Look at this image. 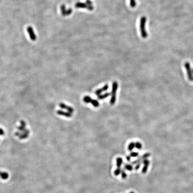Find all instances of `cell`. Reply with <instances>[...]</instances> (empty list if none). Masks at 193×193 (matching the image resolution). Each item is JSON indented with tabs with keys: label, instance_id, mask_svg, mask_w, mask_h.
I'll list each match as a JSON object with an SVG mask.
<instances>
[{
	"label": "cell",
	"instance_id": "obj_1",
	"mask_svg": "<svg viewBox=\"0 0 193 193\" xmlns=\"http://www.w3.org/2000/svg\"><path fill=\"white\" fill-rule=\"evenodd\" d=\"M118 88V84L116 81H114L112 85V90L111 93L110 104L111 105H114L116 99V92Z\"/></svg>",
	"mask_w": 193,
	"mask_h": 193
},
{
	"label": "cell",
	"instance_id": "obj_2",
	"mask_svg": "<svg viewBox=\"0 0 193 193\" xmlns=\"http://www.w3.org/2000/svg\"><path fill=\"white\" fill-rule=\"evenodd\" d=\"M146 18L144 16L142 17L140 19V29L141 34L142 38H146L148 37V33L145 30V23L146 22Z\"/></svg>",
	"mask_w": 193,
	"mask_h": 193
},
{
	"label": "cell",
	"instance_id": "obj_3",
	"mask_svg": "<svg viewBox=\"0 0 193 193\" xmlns=\"http://www.w3.org/2000/svg\"><path fill=\"white\" fill-rule=\"evenodd\" d=\"M75 7L77 8H85L90 11L94 9V6L93 5H89L86 3L82 2L76 3L75 4Z\"/></svg>",
	"mask_w": 193,
	"mask_h": 193
},
{
	"label": "cell",
	"instance_id": "obj_4",
	"mask_svg": "<svg viewBox=\"0 0 193 193\" xmlns=\"http://www.w3.org/2000/svg\"><path fill=\"white\" fill-rule=\"evenodd\" d=\"M150 156H151V154H150V153H144V154H143V155H142L141 156L139 157L136 160L134 161V162H131V164H132L133 165H136V164H137V163H139V162H142V161L144 160V159H147Z\"/></svg>",
	"mask_w": 193,
	"mask_h": 193
},
{
	"label": "cell",
	"instance_id": "obj_5",
	"mask_svg": "<svg viewBox=\"0 0 193 193\" xmlns=\"http://www.w3.org/2000/svg\"><path fill=\"white\" fill-rule=\"evenodd\" d=\"M142 163L144 164V167L142 169V173L143 174H145L148 171V168L150 164V162L148 159H145L142 161Z\"/></svg>",
	"mask_w": 193,
	"mask_h": 193
},
{
	"label": "cell",
	"instance_id": "obj_6",
	"mask_svg": "<svg viewBox=\"0 0 193 193\" xmlns=\"http://www.w3.org/2000/svg\"><path fill=\"white\" fill-rule=\"evenodd\" d=\"M27 31L28 34H29L31 40L34 41H36V36L34 33L33 28L31 27H28L27 28Z\"/></svg>",
	"mask_w": 193,
	"mask_h": 193
},
{
	"label": "cell",
	"instance_id": "obj_7",
	"mask_svg": "<svg viewBox=\"0 0 193 193\" xmlns=\"http://www.w3.org/2000/svg\"><path fill=\"white\" fill-rule=\"evenodd\" d=\"M109 89V85H105L101 89H99L95 91V94L96 95L99 96L102 94V93L104 91H106Z\"/></svg>",
	"mask_w": 193,
	"mask_h": 193
},
{
	"label": "cell",
	"instance_id": "obj_8",
	"mask_svg": "<svg viewBox=\"0 0 193 193\" xmlns=\"http://www.w3.org/2000/svg\"><path fill=\"white\" fill-rule=\"evenodd\" d=\"M123 164V160L121 157H118L116 159V166L117 168H121Z\"/></svg>",
	"mask_w": 193,
	"mask_h": 193
},
{
	"label": "cell",
	"instance_id": "obj_9",
	"mask_svg": "<svg viewBox=\"0 0 193 193\" xmlns=\"http://www.w3.org/2000/svg\"><path fill=\"white\" fill-rule=\"evenodd\" d=\"M133 166L132 165L128 164H125L124 165V169L129 171H131L133 170Z\"/></svg>",
	"mask_w": 193,
	"mask_h": 193
},
{
	"label": "cell",
	"instance_id": "obj_10",
	"mask_svg": "<svg viewBox=\"0 0 193 193\" xmlns=\"http://www.w3.org/2000/svg\"><path fill=\"white\" fill-rule=\"evenodd\" d=\"M110 95H111V93H105V94H103L100 95L99 96L98 99L99 100H103V99H106L107 97H109Z\"/></svg>",
	"mask_w": 193,
	"mask_h": 193
},
{
	"label": "cell",
	"instance_id": "obj_11",
	"mask_svg": "<svg viewBox=\"0 0 193 193\" xmlns=\"http://www.w3.org/2000/svg\"><path fill=\"white\" fill-rule=\"evenodd\" d=\"M60 9H61V13H62V15L63 16H66L67 10L66 9L65 5L62 4L60 6Z\"/></svg>",
	"mask_w": 193,
	"mask_h": 193
},
{
	"label": "cell",
	"instance_id": "obj_12",
	"mask_svg": "<svg viewBox=\"0 0 193 193\" xmlns=\"http://www.w3.org/2000/svg\"><path fill=\"white\" fill-rule=\"evenodd\" d=\"M83 100L85 103H91L92 99H91V98H90V96H86L84 98Z\"/></svg>",
	"mask_w": 193,
	"mask_h": 193
},
{
	"label": "cell",
	"instance_id": "obj_13",
	"mask_svg": "<svg viewBox=\"0 0 193 193\" xmlns=\"http://www.w3.org/2000/svg\"><path fill=\"white\" fill-rule=\"evenodd\" d=\"M135 148V143L134 142H131L128 146V150L129 151H132Z\"/></svg>",
	"mask_w": 193,
	"mask_h": 193
},
{
	"label": "cell",
	"instance_id": "obj_14",
	"mask_svg": "<svg viewBox=\"0 0 193 193\" xmlns=\"http://www.w3.org/2000/svg\"><path fill=\"white\" fill-rule=\"evenodd\" d=\"M91 103H92V105L95 107H98L99 106V101L97 100L92 99Z\"/></svg>",
	"mask_w": 193,
	"mask_h": 193
},
{
	"label": "cell",
	"instance_id": "obj_15",
	"mask_svg": "<svg viewBox=\"0 0 193 193\" xmlns=\"http://www.w3.org/2000/svg\"><path fill=\"white\" fill-rule=\"evenodd\" d=\"M121 171H122V169L121 168H117L114 171V175L116 176H118V175H119L121 174Z\"/></svg>",
	"mask_w": 193,
	"mask_h": 193
},
{
	"label": "cell",
	"instance_id": "obj_16",
	"mask_svg": "<svg viewBox=\"0 0 193 193\" xmlns=\"http://www.w3.org/2000/svg\"><path fill=\"white\" fill-rule=\"evenodd\" d=\"M135 148L139 150H140L142 148V144L141 143L137 142L135 143Z\"/></svg>",
	"mask_w": 193,
	"mask_h": 193
},
{
	"label": "cell",
	"instance_id": "obj_17",
	"mask_svg": "<svg viewBox=\"0 0 193 193\" xmlns=\"http://www.w3.org/2000/svg\"><path fill=\"white\" fill-rule=\"evenodd\" d=\"M121 175V177L123 179H126L127 177V174H126V172L123 169H122Z\"/></svg>",
	"mask_w": 193,
	"mask_h": 193
},
{
	"label": "cell",
	"instance_id": "obj_18",
	"mask_svg": "<svg viewBox=\"0 0 193 193\" xmlns=\"http://www.w3.org/2000/svg\"><path fill=\"white\" fill-rule=\"evenodd\" d=\"M130 5L132 8H135L136 5V2L135 0H130Z\"/></svg>",
	"mask_w": 193,
	"mask_h": 193
},
{
	"label": "cell",
	"instance_id": "obj_19",
	"mask_svg": "<svg viewBox=\"0 0 193 193\" xmlns=\"http://www.w3.org/2000/svg\"><path fill=\"white\" fill-rule=\"evenodd\" d=\"M139 155V154L138 152H131L130 153V156L132 157H137Z\"/></svg>",
	"mask_w": 193,
	"mask_h": 193
},
{
	"label": "cell",
	"instance_id": "obj_20",
	"mask_svg": "<svg viewBox=\"0 0 193 193\" xmlns=\"http://www.w3.org/2000/svg\"><path fill=\"white\" fill-rule=\"evenodd\" d=\"M142 163V162H139L137 164H136L135 167V170H139L141 167V165Z\"/></svg>",
	"mask_w": 193,
	"mask_h": 193
},
{
	"label": "cell",
	"instance_id": "obj_21",
	"mask_svg": "<svg viewBox=\"0 0 193 193\" xmlns=\"http://www.w3.org/2000/svg\"><path fill=\"white\" fill-rule=\"evenodd\" d=\"M72 9H68L67 10V12H66V16L70 15L71 13H72Z\"/></svg>",
	"mask_w": 193,
	"mask_h": 193
},
{
	"label": "cell",
	"instance_id": "obj_22",
	"mask_svg": "<svg viewBox=\"0 0 193 193\" xmlns=\"http://www.w3.org/2000/svg\"><path fill=\"white\" fill-rule=\"evenodd\" d=\"M86 4L89 5H92V2L90 0H86Z\"/></svg>",
	"mask_w": 193,
	"mask_h": 193
},
{
	"label": "cell",
	"instance_id": "obj_23",
	"mask_svg": "<svg viewBox=\"0 0 193 193\" xmlns=\"http://www.w3.org/2000/svg\"><path fill=\"white\" fill-rule=\"evenodd\" d=\"M131 157L130 156H127V157H126V160H127V161L128 162H130V160H131Z\"/></svg>",
	"mask_w": 193,
	"mask_h": 193
},
{
	"label": "cell",
	"instance_id": "obj_24",
	"mask_svg": "<svg viewBox=\"0 0 193 193\" xmlns=\"http://www.w3.org/2000/svg\"><path fill=\"white\" fill-rule=\"evenodd\" d=\"M135 193V192H132V191H131V192H130V193Z\"/></svg>",
	"mask_w": 193,
	"mask_h": 193
}]
</instances>
